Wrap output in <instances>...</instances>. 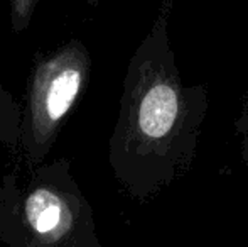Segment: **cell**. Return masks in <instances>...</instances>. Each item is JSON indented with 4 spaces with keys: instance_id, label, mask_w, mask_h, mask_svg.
<instances>
[{
    "instance_id": "1",
    "label": "cell",
    "mask_w": 248,
    "mask_h": 247,
    "mask_svg": "<svg viewBox=\"0 0 248 247\" xmlns=\"http://www.w3.org/2000/svg\"><path fill=\"white\" fill-rule=\"evenodd\" d=\"M172 9V0H162L132 56L110 141L115 178L140 201L191 173L209 107L206 83L183 82L169 37Z\"/></svg>"
},
{
    "instance_id": "3",
    "label": "cell",
    "mask_w": 248,
    "mask_h": 247,
    "mask_svg": "<svg viewBox=\"0 0 248 247\" xmlns=\"http://www.w3.org/2000/svg\"><path fill=\"white\" fill-rule=\"evenodd\" d=\"M24 215L34 235L43 239L61 235L66 231V218H69L64 201L46 188L32 191L27 197Z\"/></svg>"
},
{
    "instance_id": "4",
    "label": "cell",
    "mask_w": 248,
    "mask_h": 247,
    "mask_svg": "<svg viewBox=\"0 0 248 247\" xmlns=\"http://www.w3.org/2000/svg\"><path fill=\"white\" fill-rule=\"evenodd\" d=\"M233 127H235V132L240 137L243 166H245L247 175H248V80H247L245 93H243V102H242V109H240V115L236 117V120L233 122Z\"/></svg>"
},
{
    "instance_id": "5",
    "label": "cell",
    "mask_w": 248,
    "mask_h": 247,
    "mask_svg": "<svg viewBox=\"0 0 248 247\" xmlns=\"http://www.w3.org/2000/svg\"><path fill=\"white\" fill-rule=\"evenodd\" d=\"M37 0H10L14 12V26L19 31L22 26L27 24V19L31 16V10L34 9Z\"/></svg>"
},
{
    "instance_id": "2",
    "label": "cell",
    "mask_w": 248,
    "mask_h": 247,
    "mask_svg": "<svg viewBox=\"0 0 248 247\" xmlns=\"http://www.w3.org/2000/svg\"><path fill=\"white\" fill-rule=\"evenodd\" d=\"M90 69L86 51L75 44L71 54H59L36 78L31 99V139L47 142L54 129L78 100Z\"/></svg>"
}]
</instances>
